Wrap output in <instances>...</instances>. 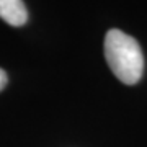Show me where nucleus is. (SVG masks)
<instances>
[{
    "mask_svg": "<svg viewBox=\"0 0 147 147\" xmlns=\"http://www.w3.org/2000/svg\"><path fill=\"white\" fill-rule=\"evenodd\" d=\"M7 82H8V77H7V72L3 69H0V92L7 87Z\"/></svg>",
    "mask_w": 147,
    "mask_h": 147,
    "instance_id": "7ed1b4c3",
    "label": "nucleus"
},
{
    "mask_svg": "<svg viewBox=\"0 0 147 147\" xmlns=\"http://www.w3.org/2000/svg\"><path fill=\"white\" fill-rule=\"evenodd\" d=\"M105 57L116 77L126 85L137 84L144 72V56L139 42L121 30H110L105 36Z\"/></svg>",
    "mask_w": 147,
    "mask_h": 147,
    "instance_id": "f257e3e1",
    "label": "nucleus"
},
{
    "mask_svg": "<svg viewBox=\"0 0 147 147\" xmlns=\"http://www.w3.org/2000/svg\"><path fill=\"white\" fill-rule=\"evenodd\" d=\"M0 18L11 26H23L28 21V10L23 0H0Z\"/></svg>",
    "mask_w": 147,
    "mask_h": 147,
    "instance_id": "f03ea898",
    "label": "nucleus"
}]
</instances>
